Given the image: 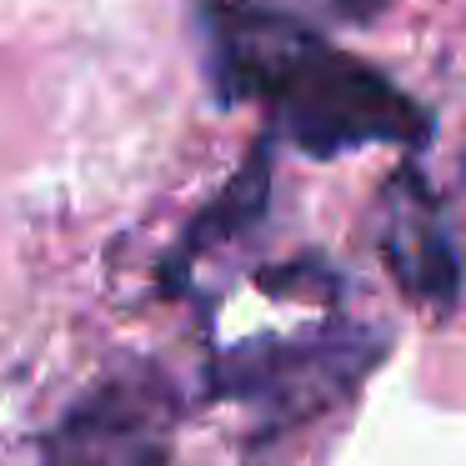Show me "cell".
Listing matches in <instances>:
<instances>
[{
	"instance_id": "5b68a950",
	"label": "cell",
	"mask_w": 466,
	"mask_h": 466,
	"mask_svg": "<svg viewBox=\"0 0 466 466\" xmlns=\"http://www.w3.org/2000/svg\"><path fill=\"white\" fill-rule=\"evenodd\" d=\"M266 181H271V161H266V151L251 156V166H246L241 176H236L231 186H226V196L211 206V211L196 221L191 241H186V251H206V246L216 241H231V236H241L246 226L261 216L266 206Z\"/></svg>"
},
{
	"instance_id": "6da1fadb",
	"label": "cell",
	"mask_w": 466,
	"mask_h": 466,
	"mask_svg": "<svg viewBox=\"0 0 466 466\" xmlns=\"http://www.w3.org/2000/svg\"><path fill=\"white\" fill-rule=\"evenodd\" d=\"M206 35L221 96L261 101L271 131L306 156L421 146L431 136L426 111L396 81L271 5L211 0Z\"/></svg>"
},
{
	"instance_id": "277c9868",
	"label": "cell",
	"mask_w": 466,
	"mask_h": 466,
	"mask_svg": "<svg viewBox=\"0 0 466 466\" xmlns=\"http://www.w3.org/2000/svg\"><path fill=\"white\" fill-rule=\"evenodd\" d=\"M376 246H381L386 266H391L396 286L421 306H446L461 291V256H456L451 236L441 226L431 191L416 171H396L381 191V211H376Z\"/></svg>"
},
{
	"instance_id": "7a4b0ae2",
	"label": "cell",
	"mask_w": 466,
	"mask_h": 466,
	"mask_svg": "<svg viewBox=\"0 0 466 466\" xmlns=\"http://www.w3.org/2000/svg\"><path fill=\"white\" fill-rule=\"evenodd\" d=\"M386 346L371 331H321L301 341H251L216 361L211 391L261 406L271 421H306L336 406Z\"/></svg>"
},
{
	"instance_id": "3957f363",
	"label": "cell",
	"mask_w": 466,
	"mask_h": 466,
	"mask_svg": "<svg viewBox=\"0 0 466 466\" xmlns=\"http://www.w3.org/2000/svg\"><path fill=\"white\" fill-rule=\"evenodd\" d=\"M171 426L176 396L161 376H111L66 411L46 441V466H166Z\"/></svg>"
}]
</instances>
